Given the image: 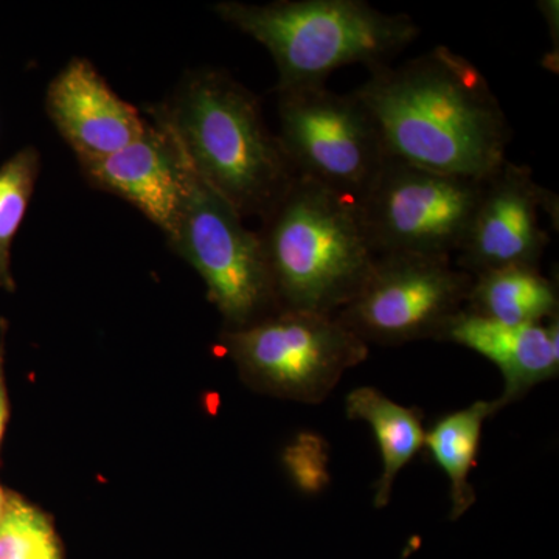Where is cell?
Returning <instances> with one entry per match:
<instances>
[{"label": "cell", "mask_w": 559, "mask_h": 559, "mask_svg": "<svg viewBox=\"0 0 559 559\" xmlns=\"http://www.w3.org/2000/svg\"><path fill=\"white\" fill-rule=\"evenodd\" d=\"M0 559H62L50 518L20 496H9L0 520Z\"/></svg>", "instance_id": "obj_18"}, {"label": "cell", "mask_w": 559, "mask_h": 559, "mask_svg": "<svg viewBox=\"0 0 559 559\" xmlns=\"http://www.w3.org/2000/svg\"><path fill=\"white\" fill-rule=\"evenodd\" d=\"M487 180L426 170L390 157L356 204L374 257H450L465 241Z\"/></svg>", "instance_id": "obj_8"}, {"label": "cell", "mask_w": 559, "mask_h": 559, "mask_svg": "<svg viewBox=\"0 0 559 559\" xmlns=\"http://www.w3.org/2000/svg\"><path fill=\"white\" fill-rule=\"evenodd\" d=\"M79 164L92 187L130 202L164 231L168 241L175 237L187 162L164 128L148 121L146 131L130 145L103 159Z\"/></svg>", "instance_id": "obj_12"}, {"label": "cell", "mask_w": 559, "mask_h": 559, "mask_svg": "<svg viewBox=\"0 0 559 559\" xmlns=\"http://www.w3.org/2000/svg\"><path fill=\"white\" fill-rule=\"evenodd\" d=\"M223 345L248 384L267 395L323 403L342 377L369 358V345L334 316L280 310L240 330Z\"/></svg>", "instance_id": "obj_7"}, {"label": "cell", "mask_w": 559, "mask_h": 559, "mask_svg": "<svg viewBox=\"0 0 559 559\" xmlns=\"http://www.w3.org/2000/svg\"><path fill=\"white\" fill-rule=\"evenodd\" d=\"M148 114L242 219L263 218L296 179L259 98L226 70H191Z\"/></svg>", "instance_id": "obj_2"}, {"label": "cell", "mask_w": 559, "mask_h": 559, "mask_svg": "<svg viewBox=\"0 0 559 559\" xmlns=\"http://www.w3.org/2000/svg\"><path fill=\"white\" fill-rule=\"evenodd\" d=\"M499 412L496 400L476 401L437 419L426 432L425 447L450 480L451 521H457L476 503L469 476L476 468L485 421Z\"/></svg>", "instance_id": "obj_16"}, {"label": "cell", "mask_w": 559, "mask_h": 559, "mask_svg": "<svg viewBox=\"0 0 559 559\" xmlns=\"http://www.w3.org/2000/svg\"><path fill=\"white\" fill-rule=\"evenodd\" d=\"M473 275L450 257L388 253L374 257L358 294L334 318L367 345L439 341L465 310Z\"/></svg>", "instance_id": "obj_9"}, {"label": "cell", "mask_w": 559, "mask_h": 559, "mask_svg": "<svg viewBox=\"0 0 559 559\" xmlns=\"http://www.w3.org/2000/svg\"><path fill=\"white\" fill-rule=\"evenodd\" d=\"M40 173V154L24 146L0 167V289L14 293L11 248L31 205Z\"/></svg>", "instance_id": "obj_17"}, {"label": "cell", "mask_w": 559, "mask_h": 559, "mask_svg": "<svg viewBox=\"0 0 559 559\" xmlns=\"http://www.w3.org/2000/svg\"><path fill=\"white\" fill-rule=\"evenodd\" d=\"M557 197L533 178L528 165L507 160L485 182L473 223L455 253V266L479 275L511 266L539 267L550 238L540 212L554 210Z\"/></svg>", "instance_id": "obj_10"}, {"label": "cell", "mask_w": 559, "mask_h": 559, "mask_svg": "<svg viewBox=\"0 0 559 559\" xmlns=\"http://www.w3.org/2000/svg\"><path fill=\"white\" fill-rule=\"evenodd\" d=\"M5 333L7 322L0 319V443L5 432L7 419H9V392L5 382Z\"/></svg>", "instance_id": "obj_19"}, {"label": "cell", "mask_w": 559, "mask_h": 559, "mask_svg": "<svg viewBox=\"0 0 559 559\" xmlns=\"http://www.w3.org/2000/svg\"><path fill=\"white\" fill-rule=\"evenodd\" d=\"M213 10L270 51L275 92L325 86L334 70L349 64L389 66L421 33L409 14L384 13L364 0H224Z\"/></svg>", "instance_id": "obj_3"}, {"label": "cell", "mask_w": 559, "mask_h": 559, "mask_svg": "<svg viewBox=\"0 0 559 559\" xmlns=\"http://www.w3.org/2000/svg\"><path fill=\"white\" fill-rule=\"evenodd\" d=\"M440 342L473 349L498 367L503 380L496 399L499 411L559 374V316L535 325H506L463 310L448 323Z\"/></svg>", "instance_id": "obj_13"}, {"label": "cell", "mask_w": 559, "mask_h": 559, "mask_svg": "<svg viewBox=\"0 0 559 559\" xmlns=\"http://www.w3.org/2000/svg\"><path fill=\"white\" fill-rule=\"evenodd\" d=\"M349 419L366 421L377 439L382 474L374 491V507L384 509L392 496L396 476L425 448L426 430L417 407L401 406L374 388L352 390L345 399Z\"/></svg>", "instance_id": "obj_14"}, {"label": "cell", "mask_w": 559, "mask_h": 559, "mask_svg": "<svg viewBox=\"0 0 559 559\" xmlns=\"http://www.w3.org/2000/svg\"><path fill=\"white\" fill-rule=\"evenodd\" d=\"M46 110L79 162L117 153L148 128L140 110L121 100L86 58H72L50 81Z\"/></svg>", "instance_id": "obj_11"}, {"label": "cell", "mask_w": 559, "mask_h": 559, "mask_svg": "<svg viewBox=\"0 0 559 559\" xmlns=\"http://www.w3.org/2000/svg\"><path fill=\"white\" fill-rule=\"evenodd\" d=\"M168 245L204 280L226 331L280 311L259 234L189 164L178 226Z\"/></svg>", "instance_id": "obj_6"}, {"label": "cell", "mask_w": 559, "mask_h": 559, "mask_svg": "<svg viewBox=\"0 0 559 559\" xmlns=\"http://www.w3.org/2000/svg\"><path fill=\"white\" fill-rule=\"evenodd\" d=\"M259 234L280 310L336 316L373 266L358 209L311 180H293Z\"/></svg>", "instance_id": "obj_4"}, {"label": "cell", "mask_w": 559, "mask_h": 559, "mask_svg": "<svg viewBox=\"0 0 559 559\" xmlns=\"http://www.w3.org/2000/svg\"><path fill=\"white\" fill-rule=\"evenodd\" d=\"M353 91L380 124L390 157L487 180L507 160L511 128L479 68L444 46L380 66Z\"/></svg>", "instance_id": "obj_1"}, {"label": "cell", "mask_w": 559, "mask_h": 559, "mask_svg": "<svg viewBox=\"0 0 559 559\" xmlns=\"http://www.w3.org/2000/svg\"><path fill=\"white\" fill-rule=\"evenodd\" d=\"M277 139L299 178L358 204L390 159L380 124L355 92H277Z\"/></svg>", "instance_id": "obj_5"}, {"label": "cell", "mask_w": 559, "mask_h": 559, "mask_svg": "<svg viewBox=\"0 0 559 559\" xmlns=\"http://www.w3.org/2000/svg\"><path fill=\"white\" fill-rule=\"evenodd\" d=\"M7 500H9V496H7L3 488L0 487V520H2L3 513H5Z\"/></svg>", "instance_id": "obj_20"}, {"label": "cell", "mask_w": 559, "mask_h": 559, "mask_svg": "<svg viewBox=\"0 0 559 559\" xmlns=\"http://www.w3.org/2000/svg\"><path fill=\"white\" fill-rule=\"evenodd\" d=\"M465 310L506 325H535L559 316L558 286L539 267L511 266L474 275Z\"/></svg>", "instance_id": "obj_15"}]
</instances>
